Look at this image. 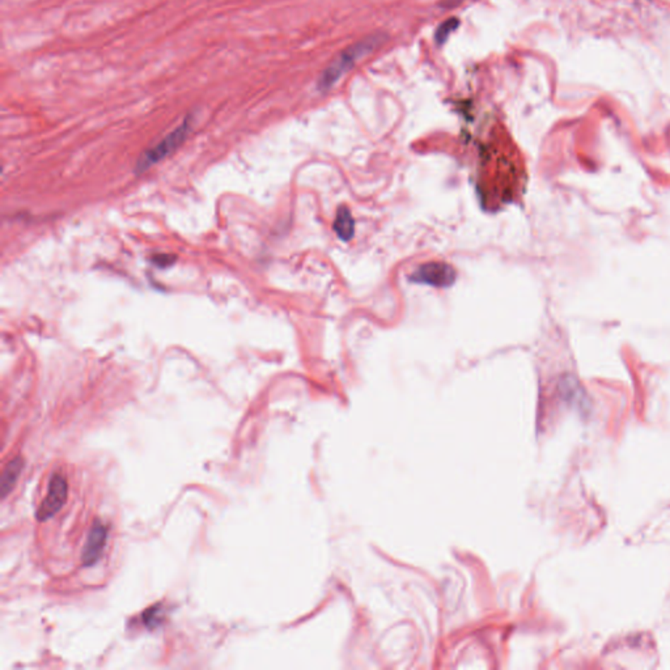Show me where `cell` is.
<instances>
[{"label": "cell", "mask_w": 670, "mask_h": 670, "mask_svg": "<svg viewBox=\"0 0 670 670\" xmlns=\"http://www.w3.org/2000/svg\"><path fill=\"white\" fill-rule=\"evenodd\" d=\"M410 280L419 285L445 288L452 286L456 280V271L448 263L429 262L420 265L410 277Z\"/></svg>", "instance_id": "cell-3"}, {"label": "cell", "mask_w": 670, "mask_h": 670, "mask_svg": "<svg viewBox=\"0 0 670 670\" xmlns=\"http://www.w3.org/2000/svg\"><path fill=\"white\" fill-rule=\"evenodd\" d=\"M107 529L100 520H96L90 527V534L83 550V566L90 567L99 562L107 544Z\"/></svg>", "instance_id": "cell-5"}, {"label": "cell", "mask_w": 670, "mask_h": 670, "mask_svg": "<svg viewBox=\"0 0 670 670\" xmlns=\"http://www.w3.org/2000/svg\"><path fill=\"white\" fill-rule=\"evenodd\" d=\"M160 609H150L148 611L144 613V623L148 627H155L156 625H159V619H160V614H159Z\"/></svg>", "instance_id": "cell-9"}, {"label": "cell", "mask_w": 670, "mask_h": 670, "mask_svg": "<svg viewBox=\"0 0 670 670\" xmlns=\"http://www.w3.org/2000/svg\"><path fill=\"white\" fill-rule=\"evenodd\" d=\"M190 128H191V116H186V119L174 131H172L159 143L153 145L152 148L144 152L142 159L138 162V168L140 170L147 169L153 164L165 159L173 151H176L186 139Z\"/></svg>", "instance_id": "cell-2"}, {"label": "cell", "mask_w": 670, "mask_h": 670, "mask_svg": "<svg viewBox=\"0 0 670 670\" xmlns=\"http://www.w3.org/2000/svg\"><path fill=\"white\" fill-rule=\"evenodd\" d=\"M334 229H335L337 234L340 236V240L349 241L352 239L355 223H354V217H352V215L349 213L347 207L342 206L338 210L337 219L334 222Z\"/></svg>", "instance_id": "cell-7"}, {"label": "cell", "mask_w": 670, "mask_h": 670, "mask_svg": "<svg viewBox=\"0 0 670 670\" xmlns=\"http://www.w3.org/2000/svg\"><path fill=\"white\" fill-rule=\"evenodd\" d=\"M173 261H174V259H172V261H170L169 256H165V258H161V257H156V258H153V262H155L156 265H159V266H162V268L168 266V265L172 263Z\"/></svg>", "instance_id": "cell-10"}, {"label": "cell", "mask_w": 670, "mask_h": 670, "mask_svg": "<svg viewBox=\"0 0 670 670\" xmlns=\"http://www.w3.org/2000/svg\"><path fill=\"white\" fill-rule=\"evenodd\" d=\"M68 495V484L66 478L61 474H54L47 487L45 499L41 503L37 510V518L40 521H46L53 518L55 513L62 510Z\"/></svg>", "instance_id": "cell-4"}, {"label": "cell", "mask_w": 670, "mask_h": 670, "mask_svg": "<svg viewBox=\"0 0 670 670\" xmlns=\"http://www.w3.org/2000/svg\"><path fill=\"white\" fill-rule=\"evenodd\" d=\"M23 469H24V460L21 457L13 458L4 467L3 473H1V478H0V492H1L3 498H6L9 492L12 491V489L15 487V484L18 482V477L23 472Z\"/></svg>", "instance_id": "cell-6"}, {"label": "cell", "mask_w": 670, "mask_h": 670, "mask_svg": "<svg viewBox=\"0 0 670 670\" xmlns=\"http://www.w3.org/2000/svg\"><path fill=\"white\" fill-rule=\"evenodd\" d=\"M383 41H384V36L373 35V36L366 37L364 40L357 42L355 45L349 46L346 50H343L322 72L317 83L318 90H331L335 85V83L340 80L343 75H346L357 64V62L361 61L363 58H366V55H369L376 50L383 44Z\"/></svg>", "instance_id": "cell-1"}, {"label": "cell", "mask_w": 670, "mask_h": 670, "mask_svg": "<svg viewBox=\"0 0 670 670\" xmlns=\"http://www.w3.org/2000/svg\"><path fill=\"white\" fill-rule=\"evenodd\" d=\"M460 25V21L458 18H448L447 21H444L440 27L438 28L436 33H435V40L438 42V45H443L445 41H447L449 36L456 30L457 28Z\"/></svg>", "instance_id": "cell-8"}]
</instances>
